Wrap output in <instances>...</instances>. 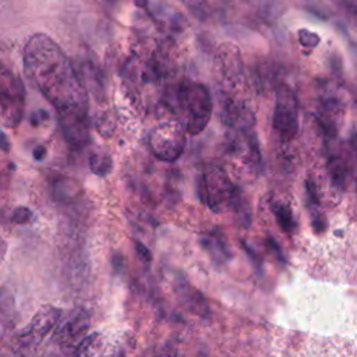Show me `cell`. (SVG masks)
Wrapping results in <instances>:
<instances>
[{
  "label": "cell",
  "instance_id": "2",
  "mask_svg": "<svg viewBox=\"0 0 357 357\" xmlns=\"http://www.w3.org/2000/svg\"><path fill=\"white\" fill-rule=\"evenodd\" d=\"M213 102L209 89L201 84L184 79L177 85L173 95V110L185 132L199 134L212 116Z\"/></svg>",
  "mask_w": 357,
  "mask_h": 357
},
{
  "label": "cell",
  "instance_id": "5",
  "mask_svg": "<svg viewBox=\"0 0 357 357\" xmlns=\"http://www.w3.org/2000/svg\"><path fill=\"white\" fill-rule=\"evenodd\" d=\"M148 144L155 158L162 162H174L185 148V130L176 120L163 121L149 132Z\"/></svg>",
  "mask_w": 357,
  "mask_h": 357
},
{
  "label": "cell",
  "instance_id": "8",
  "mask_svg": "<svg viewBox=\"0 0 357 357\" xmlns=\"http://www.w3.org/2000/svg\"><path fill=\"white\" fill-rule=\"evenodd\" d=\"M220 120L234 131H247L254 126V113L250 105L240 98L226 91H220L218 96Z\"/></svg>",
  "mask_w": 357,
  "mask_h": 357
},
{
  "label": "cell",
  "instance_id": "13",
  "mask_svg": "<svg viewBox=\"0 0 357 357\" xmlns=\"http://www.w3.org/2000/svg\"><path fill=\"white\" fill-rule=\"evenodd\" d=\"M103 347V336L99 332L86 333L73 350L71 357H96Z\"/></svg>",
  "mask_w": 357,
  "mask_h": 357
},
{
  "label": "cell",
  "instance_id": "23",
  "mask_svg": "<svg viewBox=\"0 0 357 357\" xmlns=\"http://www.w3.org/2000/svg\"><path fill=\"white\" fill-rule=\"evenodd\" d=\"M45 155H46V149H45L43 146H36V148L33 149V158H35L36 160H42V159L45 158Z\"/></svg>",
  "mask_w": 357,
  "mask_h": 357
},
{
  "label": "cell",
  "instance_id": "22",
  "mask_svg": "<svg viewBox=\"0 0 357 357\" xmlns=\"http://www.w3.org/2000/svg\"><path fill=\"white\" fill-rule=\"evenodd\" d=\"M0 149H3L4 152H7L10 149V141L1 130H0Z\"/></svg>",
  "mask_w": 357,
  "mask_h": 357
},
{
  "label": "cell",
  "instance_id": "18",
  "mask_svg": "<svg viewBox=\"0 0 357 357\" xmlns=\"http://www.w3.org/2000/svg\"><path fill=\"white\" fill-rule=\"evenodd\" d=\"M298 40L305 47H315L319 43V36L308 29L298 31Z\"/></svg>",
  "mask_w": 357,
  "mask_h": 357
},
{
  "label": "cell",
  "instance_id": "10",
  "mask_svg": "<svg viewBox=\"0 0 357 357\" xmlns=\"http://www.w3.org/2000/svg\"><path fill=\"white\" fill-rule=\"evenodd\" d=\"M91 318L82 308H75L67 314L64 319L60 318L54 328L53 339L59 346L77 344L89 331Z\"/></svg>",
  "mask_w": 357,
  "mask_h": 357
},
{
  "label": "cell",
  "instance_id": "14",
  "mask_svg": "<svg viewBox=\"0 0 357 357\" xmlns=\"http://www.w3.org/2000/svg\"><path fill=\"white\" fill-rule=\"evenodd\" d=\"M272 212L275 215V219H276L279 227L284 233L293 234L296 230V219L293 216L290 206L287 204L275 201V202H272Z\"/></svg>",
  "mask_w": 357,
  "mask_h": 357
},
{
  "label": "cell",
  "instance_id": "17",
  "mask_svg": "<svg viewBox=\"0 0 357 357\" xmlns=\"http://www.w3.org/2000/svg\"><path fill=\"white\" fill-rule=\"evenodd\" d=\"M32 219V211L26 206H18L11 213V222L15 225H25Z\"/></svg>",
  "mask_w": 357,
  "mask_h": 357
},
{
  "label": "cell",
  "instance_id": "9",
  "mask_svg": "<svg viewBox=\"0 0 357 357\" xmlns=\"http://www.w3.org/2000/svg\"><path fill=\"white\" fill-rule=\"evenodd\" d=\"M216 66L219 75L229 89L226 92H234L244 86V66L237 46L233 43L220 45L216 52Z\"/></svg>",
  "mask_w": 357,
  "mask_h": 357
},
{
  "label": "cell",
  "instance_id": "16",
  "mask_svg": "<svg viewBox=\"0 0 357 357\" xmlns=\"http://www.w3.org/2000/svg\"><path fill=\"white\" fill-rule=\"evenodd\" d=\"M112 158L109 156V153L99 151V152H93L89 156V169L92 173L98 174V176H106L110 170H112Z\"/></svg>",
  "mask_w": 357,
  "mask_h": 357
},
{
  "label": "cell",
  "instance_id": "25",
  "mask_svg": "<svg viewBox=\"0 0 357 357\" xmlns=\"http://www.w3.org/2000/svg\"><path fill=\"white\" fill-rule=\"evenodd\" d=\"M135 1H137V4L141 6V7H145V6H146V0H135Z\"/></svg>",
  "mask_w": 357,
  "mask_h": 357
},
{
  "label": "cell",
  "instance_id": "21",
  "mask_svg": "<svg viewBox=\"0 0 357 357\" xmlns=\"http://www.w3.org/2000/svg\"><path fill=\"white\" fill-rule=\"evenodd\" d=\"M135 251H137V255L139 257V259L142 262H151L152 257H151V251L141 243V241H135Z\"/></svg>",
  "mask_w": 357,
  "mask_h": 357
},
{
  "label": "cell",
  "instance_id": "3",
  "mask_svg": "<svg viewBox=\"0 0 357 357\" xmlns=\"http://www.w3.org/2000/svg\"><path fill=\"white\" fill-rule=\"evenodd\" d=\"M198 192L201 201L216 213L231 211L240 194L227 173L216 165H211L204 170Z\"/></svg>",
  "mask_w": 357,
  "mask_h": 357
},
{
  "label": "cell",
  "instance_id": "12",
  "mask_svg": "<svg viewBox=\"0 0 357 357\" xmlns=\"http://www.w3.org/2000/svg\"><path fill=\"white\" fill-rule=\"evenodd\" d=\"M177 293L184 305L194 314H198L201 317H206L209 314V308L204 296L197 289L190 286L185 280L178 282Z\"/></svg>",
  "mask_w": 357,
  "mask_h": 357
},
{
  "label": "cell",
  "instance_id": "19",
  "mask_svg": "<svg viewBox=\"0 0 357 357\" xmlns=\"http://www.w3.org/2000/svg\"><path fill=\"white\" fill-rule=\"evenodd\" d=\"M343 4L349 20L357 26V0H344Z\"/></svg>",
  "mask_w": 357,
  "mask_h": 357
},
{
  "label": "cell",
  "instance_id": "1",
  "mask_svg": "<svg viewBox=\"0 0 357 357\" xmlns=\"http://www.w3.org/2000/svg\"><path fill=\"white\" fill-rule=\"evenodd\" d=\"M29 81L54 107L66 139L74 146L88 142V93L63 49L46 33H33L24 47Z\"/></svg>",
  "mask_w": 357,
  "mask_h": 357
},
{
  "label": "cell",
  "instance_id": "20",
  "mask_svg": "<svg viewBox=\"0 0 357 357\" xmlns=\"http://www.w3.org/2000/svg\"><path fill=\"white\" fill-rule=\"evenodd\" d=\"M185 4L192 10V13L204 17L206 14V8L202 0H184Z\"/></svg>",
  "mask_w": 357,
  "mask_h": 357
},
{
  "label": "cell",
  "instance_id": "7",
  "mask_svg": "<svg viewBox=\"0 0 357 357\" xmlns=\"http://www.w3.org/2000/svg\"><path fill=\"white\" fill-rule=\"evenodd\" d=\"M61 318V310L53 305L40 307L29 324L17 333L21 347H35L52 332Z\"/></svg>",
  "mask_w": 357,
  "mask_h": 357
},
{
  "label": "cell",
  "instance_id": "15",
  "mask_svg": "<svg viewBox=\"0 0 357 357\" xmlns=\"http://www.w3.org/2000/svg\"><path fill=\"white\" fill-rule=\"evenodd\" d=\"M201 241H202V245L205 247V250L208 251V254L213 259H216L218 262L227 259L229 251H227L225 240L219 234H216V233L205 234Z\"/></svg>",
  "mask_w": 357,
  "mask_h": 357
},
{
  "label": "cell",
  "instance_id": "4",
  "mask_svg": "<svg viewBox=\"0 0 357 357\" xmlns=\"http://www.w3.org/2000/svg\"><path fill=\"white\" fill-rule=\"evenodd\" d=\"M25 89L21 79L0 61V121L15 128L24 114Z\"/></svg>",
  "mask_w": 357,
  "mask_h": 357
},
{
  "label": "cell",
  "instance_id": "24",
  "mask_svg": "<svg viewBox=\"0 0 357 357\" xmlns=\"http://www.w3.org/2000/svg\"><path fill=\"white\" fill-rule=\"evenodd\" d=\"M6 254H7V243L3 238H0V264L3 262Z\"/></svg>",
  "mask_w": 357,
  "mask_h": 357
},
{
  "label": "cell",
  "instance_id": "6",
  "mask_svg": "<svg viewBox=\"0 0 357 357\" xmlns=\"http://www.w3.org/2000/svg\"><path fill=\"white\" fill-rule=\"evenodd\" d=\"M272 127L276 137L283 142L293 139L297 134L298 103L293 89L287 85H279L276 88Z\"/></svg>",
  "mask_w": 357,
  "mask_h": 357
},
{
  "label": "cell",
  "instance_id": "11",
  "mask_svg": "<svg viewBox=\"0 0 357 357\" xmlns=\"http://www.w3.org/2000/svg\"><path fill=\"white\" fill-rule=\"evenodd\" d=\"M230 152L236 160L248 170H255L261 165V152L257 135L252 130L236 131L230 142Z\"/></svg>",
  "mask_w": 357,
  "mask_h": 357
}]
</instances>
